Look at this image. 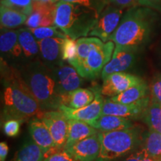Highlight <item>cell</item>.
Returning <instances> with one entry per match:
<instances>
[{"instance_id": "obj_9", "label": "cell", "mask_w": 161, "mask_h": 161, "mask_svg": "<svg viewBox=\"0 0 161 161\" xmlns=\"http://www.w3.org/2000/svg\"><path fill=\"white\" fill-rule=\"evenodd\" d=\"M151 102L150 96L131 104H121L110 98H104L102 115H113L130 120L141 119Z\"/></svg>"}, {"instance_id": "obj_24", "label": "cell", "mask_w": 161, "mask_h": 161, "mask_svg": "<svg viewBox=\"0 0 161 161\" xmlns=\"http://www.w3.org/2000/svg\"><path fill=\"white\" fill-rule=\"evenodd\" d=\"M44 152L39 146L29 140L16 152L11 161H43Z\"/></svg>"}, {"instance_id": "obj_29", "label": "cell", "mask_w": 161, "mask_h": 161, "mask_svg": "<svg viewBox=\"0 0 161 161\" xmlns=\"http://www.w3.org/2000/svg\"><path fill=\"white\" fill-rule=\"evenodd\" d=\"M34 37L37 40H41L47 38H61L65 39L67 37L64 31H62L57 26H47V27H39L36 29H29Z\"/></svg>"}, {"instance_id": "obj_13", "label": "cell", "mask_w": 161, "mask_h": 161, "mask_svg": "<svg viewBox=\"0 0 161 161\" xmlns=\"http://www.w3.org/2000/svg\"><path fill=\"white\" fill-rule=\"evenodd\" d=\"M142 81L141 78L128 72H115L103 80L101 92L104 96L112 98Z\"/></svg>"}, {"instance_id": "obj_26", "label": "cell", "mask_w": 161, "mask_h": 161, "mask_svg": "<svg viewBox=\"0 0 161 161\" xmlns=\"http://www.w3.org/2000/svg\"><path fill=\"white\" fill-rule=\"evenodd\" d=\"M142 148L148 155L154 158L161 159V134L148 128L142 134Z\"/></svg>"}, {"instance_id": "obj_32", "label": "cell", "mask_w": 161, "mask_h": 161, "mask_svg": "<svg viewBox=\"0 0 161 161\" xmlns=\"http://www.w3.org/2000/svg\"><path fill=\"white\" fill-rule=\"evenodd\" d=\"M43 161H77L73 156L64 148H54L44 154Z\"/></svg>"}, {"instance_id": "obj_36", "label": "cell", "mask_w": 161, "mask_h": 161, "mask_svg": "<svg viewBox=\"0 0 161 161\" xmlns=\"http://www.w3.org/2000/svg\"><path fill=\"white\" fill-rule=\"evenodd\" d=\"M138 0H108L110 5L116 6L122 9L130 8L137 5Z\"/></svg>"}, {"instance_id": "obj_25", "label": "cell", "mask_w": 161, "mask_h": 161, "mask_svg": "<svg viewBox=\"0 0 161 161\" xmlns=\"http://www.w3.org/2000/svg\"><path fill=\"white\" fill-rule=\"evenodd\" d=\"M28 16L5 6L0 7L1 29H12L25 23Z\"/></svg>"}, {"instance_id": "obj_17", "label": "cell", "mask_w": 161, "mask_h": 161, "mask_svg": "<svg viewBox=\"0 0 161 161\" xmlns=\"http://www.w3.org/2000/svg\"><path fill=\"white\" fill-rule=\"evenodd\" d=\"M64 39L47 38L37 40L40 48V60L43 63L54 69L63 60L61 58V46Z\"/></svg>"}, {"instance_id": "obj_11", "label": "cell", "mask_w": 161, "mask_h": 161, "mask_svg": "<svg viewBox=\"0 0 161 161\" xmlns=\"http://www.w3.org/2000/svg\"><path fill=\"white\" fill-rule=\"evenodd\" d=\"M92 90L95 92V98L93 102L87 106L79 109H73L61 104L58 110L63 113L69 119L83 121L86 122L97 119L102 115L104 98L101 92V87H92Z\"/></svg>"}, {"instance_id": "obj_42", "label": "cell", "mask_w": 161, "mask_h": 161, "mask_svg": "<svg viewBox=\"0 0 161 161\" xmlns=\"http://www.w3.org/2000/svg\"><path fill=\"white\" fill-rule=\"evenodd\" d=\"M34 1H39V0H34Z\"/></svg>"}, {"instance_id": "obj_39", "label": "cell", "mask_w": 161, "mask_h": 161, "mask_svg": "<svg viewBox=\"0 0 161 161\" xmlns=\"http://www.w3.org/2000/svg\"><path fill=\"white\" fill-rule=\"evenodd\" d=\"M9 147L6 142H0V161H5L8 154Z\"/></svg>"}, {"instance_id": "obj_19", "label": "cell", "mask_w": 161, "mask_h": 161, "mask_svg": "<svg viewBox=\"0 0 161 161\" xmlns=\"http://www.w3.org/2000/svg\"><path fill=\"white\" fill-rule=\"evenodd\" d=\"M87 123L99 131L104 132L128 129L134 126L130 119L113 115H102L97 119Z\"/></svg>"}, {"instance_id": "obj_35", "label": "cell", "mask_w": 161, "mask_h": 161, "mask_svg": "<svg viewBox=\"0 0 161 161\" xmlns=\"http://www.w3.org/2000/svg\"><path fill=\"white\" fill-rule=\"evenodd\" d=\"M21 121L15 119H9L5 120L3 124V131L10 137H15L20 131Z\"/></svg>"}, {"instance_id": "obj_5", "label": "cell", "mask_w": 161, "mask_h": 161, "mask_svg": "<svg viewBox=\"0 0 161 161\" xmlns=\"http://www.w3.org/2000/svg\"><path fill=\"white\" fill-rule=\"evenodd\" d=\"M142 130L140 127L113 131H99L101 148L96 161H113L132 154L142 145Z\"/></svg>"}, {"instance_id": "obj_23", "label": "cell", "mask_w": 161, "mask_h": 161, "mask_svg": "<svg viewBox=\"0 0 161 161\" xmlns=\"http://www.w3.org/2000/svg\"><path fill=\"white\" fill-rule=\"evenodd\" d=\"M150 96V88L146 81L131 86L129 89L119 94L118 96L110 98L115 102L121 104H131L138 102L146 96Z\"/></svg>"}, {"instance_id": "obj_31", "label": "cell", "mask_w": 161, "mask_h": 161, "mask_svg": "<svg viewBox=\"0 0 161 161\" xmlns=\"http://www.w3.org/2000/svg\"><path fill=\"white\" fill-rule=\"evenodd\" d=\"M77 53L76 40L67 37L64 39L61 46V58L63 61L69 63L75 58Z\"/></svg>"}, {"instance_id": "obj_27", "label": "cell", "mask_w": 161, "mask_h": 161, "mask_svg": "<svg viewBox=\"0 0 161 161\" xmlns=\"http://www.w3.org/2000/svg\"><path fill=\"white\" fill-rule=\"evenodd\" d=\"M141 120L148 125V128L161 134V104L150 102Z\"/></svg>"}, {"instance_id": "obj_8", "label": "cell", "mask_w": 161, "mask_h": 161, "mask_svg": "<svg viewBox=\"0 0 161 161\" xmlns=\"http://www.w3.org/2000/svg\"><path fill=\"white\" fill-rule=\"evenodd\" d=\"M140 51V49L136 47L116 46L111 60L102 70V80L113 73L131 69L138 59Z\"/></svg>"}, {"instance_id": "obj_6", "label": "cell", "mask_w": 161, "mask_h": 161, "mask_svg": "<svg viewBox=\"0 0 161 161\" xmlns=\"http://www.w3.org/2000/svg\"><path fill=\"white\" fill-rule=\"evenodd\" d=\"M114 44L113 41L104 43L98 37H90V51L79 74L84 79L93 80L102 75L104 67L111 60Z\"/></svg>"}, {"instance_id": "obj_12", "label": "cell", "mask_w": 161, "mask_h": 161, "mask_svg": "<svg viewBox=\"0 0 161 161\" xmlns=\"http://www.w3.org/2000/svg\"><path fill=\"white\" fill-rule=\"evenodd\" d=\"M41 119L49 129L56 148H64L69 133V119L60 110H49L44 113Z\"/></svg>"}, {"instance_id": "obj_18", "label": "cell", "mask_w": 161, "mask_h": 161, "mask_svg": "<svg viewBox=\"0 0 161 161\" xmlns=\"http://www.w3.org/2000/svg\"><path fill=\"white\" fill-rule=\"evenodd\" d=\"M29 130L31 140L41 148L44 154L52 148H56L49 129L41 119L33 118L29 120Z\"/></svg>"}, {"instance_id": "obj_33", "label": "cell", "mask_w": 161, "mask_h": 161, "mask_svg": "<svg viewBox=\"0 0 161 161\" xmlns=\"http://www.w3.org/2000/svg\"><path fill=\"white\" fill-rule=\"evenodd\" d=\"M60 1L78 4L80 5L93 10L98 14H100L101 12L105 8L107 5H109L108 0H60Z\"/></svg>"}, {"instance_id": "obj_21", "label": "cell", "mask_w": 161, "mask_h": 161, "mask_svg": "<svg viewBox=\"0 0 161 161\" xmlns=\"http://www.w3.org/2000/svg\"><path fill=\"white\" fill-rule=\"evenodd\" d=\"M95 98V92L90 88H78L62 96V104L79 109L92 103Z\"/></svg>"}, {"instance_id": "obj_15", "label": "cell", "mask_w": 161, "mask_h": 161, "mask_svg": "<svg viewBox=\"0 0 161 161\" xmlns=\"http://www.w3.org/2000/svg\"><path fill=\"white\" fill-rule=\"evenodd\" d=\"M57 4L34 1L33 11L28 17L25 25L28 29L55 25V15Z\"/></svg>"}, {"instance_id": "obj_1", "label": "cell", "mask_w": 161, "mask_h": 161, "mask_svg": "<svg viewBox=\"0 0 161 161\" xmlns=\"http://www.w3.org/2000/svg\"><path fill=\"white\" fill-rule=\"evenodd\" d=\"M3 78V115L5 121L15 119L25 121L43 117L45 111L29 91L17 68L1 60Z\"/></svg>"}, {"instance_id": "obj_40", "label": "cell", "mask_w": 161, "mask_h": 161, "mask_svg": "<svg viewBox=\"0 0 161 161\" xmlns=\"http://www.w3.org/2000/svg\"><path fill=\"white\" fill-rule=\"evenodd\" d=\"M142 161H161V159L152 158V157L148 155V154L146 153V150L144 149V153H143V155H142Z\"/></svg>"}, {"instance_id": "obj_38", "label": "cell", "mask_w": 161, "mask_h": 161, "mask_svg": "<svg viewBox=\"0 0 161 161\" xmlns=\"http://www.w3.org/2000/svg\"><path fill=\"white\" fill-rule=\"evenodd\" d=\"M143 153L144 148H141L140 149L136 150V152H133L132 154H129V156L127 157L123 161H142Z\"/></svg>"}, {"instance_id": "obj_22", "label": "cell", "mask_w": 161, "mask_h": 161, "mask_svg": "<svg viewBox=\"0 0 161 161\" xmlns=\"http://www.w3.org/2000/svg\"><path fill=\"white\" fill-rule=\"evenodd\" d=\"M18 40L23 49L25 63L39 58L40 48L37 40L28 28L18 29Z\"/></svg>"}, {"instance_id": "obj_7", "label": "cell", "mask_w": 161, "mask_h": 161, "mask_svg": "<svg viewBox=\"0 0 161 161\" xmlns=\"http://www.w3.org/2000/svg\"><path fill=\"white\" fill-rule=\"evenodd\" d=\"M124 9L112 5H108L100 13L98 20L90 36L96 37L104 43L110 41V38L119 25Z\"/></svg>"}, {"instance_id": "obj_4", "label": "cell", "mask_w": 161, "mask_h": 161, "mask_svg": "<svg viewBox=\"0 0 161 161\" xmlns=\"http://www.w3.org/2000/svg\"><path fill=\"white\" fill-rule=\"evenodd\" d=\"M98 16L95 11L84 6L60 1L56 5L55 25L76 40L90 35Z\"/></svg>"}, {"instance_id": "obj_16", "label": "cell", "mask_w": 161, "mask_h": 161, "mask_svg": "<svg viewBox=\"0 0 161 161\" xmlns=\"http://www.w3.org/2000/svg\"><path fill=\"white\" fill-rule=\"evenodd\" d=\"M101 142L98 133L65 148L77 161H96L99 155Z\"/></svg>"}, {"instance_id": "obj_41", "label": "cell", "mask_w": 161, "mask_h": 161, "mask_svg": "<svg viewBox=\"0 0 161 161\" xmlns=\"http://www.w3.org/2000/svg\"><path fill=\"white\" fill-rule=\"evenodd\" d=\"M39 1L43 2V3H52L57 4L58 2L60 1V0H39Z\"/></svg>"}, {"instance_id": "obj_30", "label": "cell", "mask_w": 161, "mask_h": 161, "mask_svg": "<svg viewBox=\"0 0 161 161\" xmlns=\"http://www.w3.org/2000/svg\"><path fill=\"white\" fill-rule=\"evenodd\" d=\"M34 0H1V5L5 6L26 16H30L33 11Z\"/></svg>"}, {"instance_id": "obj_3", "label": "cell", "mask_w": 161, "mask_h": 161, "mask_svg": "<svg viewBox=\"0 0 161 161\" xmlns=\"http://www.w3.org/2000/svg\"><path fill=\"white\" fill-rule=\"evenodd\" d=\"M15 68L43 110H58L62 104V96L54 69L45 65L40 58Z\"/></svg>"}, {"instance_id": "obj_2", "label": "cell", "mask_w": 161, "mask_h": 161, "mask_svg": "<svg viewBox=\"0 0 161 161\" xmlns=\"http://www.w3.org/2000/svg\"><path fill=\"white\" fill-rule=\"evenodd\" d=\"M158 11L136 5L127 10L110 41L116 46L142 49L152 40L158 25Z\"/></svg>"}, {"instance_id": "obj_37", "label": "cell", "mask_w": 161, "mask_h": 161, "mask_svg": "<svg viewBox=\"0 0 161 161\" xmlns=\"http://www.w3.org/2000/svg\"><path fill=\"white\" fill-rule=\"evenodd\" d=\"M137 5L149 8L161 13V0H138Z\"/></svg>"}, {"instance_id": "obj_14", "label": "cell", "mask_w": 161, "mask_h": 161, "mask_svg": "<svg viewBox=\"0 0 161 161\" xmlns=\"http://www.w3.org/2000/svg\"><path fill=\"white\" fill-rule=\"evenodd\" d=\"M54 71L61 96L78 89L83 84L84 78L67 62L62 61L54 69Z\"/></svg>"}, {"instance_id": "obj_20", "label": "cell", "mask_w": 161, "mask_h": 161, "mask_svg": "<svg viewBox=\"0 0 161 161\" xmlns=\"http://www.w3.org/2000/svg\"><path fill=\"white\" fill-rule=\"evenodd\" d=\"M99 130L83 121L69 119V133L64 149L86 137L98 134Z\"/></svg>"}, {"instance_id": "obj_34", "label": "cell", "mask_w": 161, "mask_h": 161, "mask_svg": "<svg viewBox=\"0 0 161 161\" xmlns=\"http://www.w3.org/2000/svg\"><path fill=\"white\" fill-rule=\"evenodd\" d=\"M151 102L161 104V73L158 72L153 77L149 85Z\"/></svg>"}, {"instance_id": "obj_10", "label": "cell", "mask_w": 161, "mask_h": 161, "mask_svg": "<svg viewBox=\"0 0 161 161\" xmlns=\"http://www.w3.org/2000/svg\"><path fill=\"white\" fill-rule=\"evenodd\" d=\"M1 60L8 65L18 67L25 63L23 49L18 40V30L1 29L0 35Z\"/></svg>"}, {"instance_id": "obj_28", "label": "cell", "mask_w": 161, "mask_h": 161, "mask_svg": "<svg viewBox=\"0 0 161 161\" xmlns=\"http://www.w3.org/2000/svg\"><path fill=\"white\" fill-rule=\"evenodd\" d=\"M77 43V53L75 58L69 62L70 65L77 70L78 74L81 72L84 62L86 60L90 51V37H80L76 40Z\"/></svg>"}]
</instances>
